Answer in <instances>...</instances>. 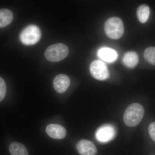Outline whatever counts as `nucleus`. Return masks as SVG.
I'll list each match as a JSON object with an SVG mask.
<instances>
[{
	"label": "nucleus",
	"mask_w": 155,
	"mask_h": 155,
	"mask_svg": "<svg viewBox=\"0 0 155 155\" xmlns=\"http://www.w3.org/2000/svg\"><path fill=\"white\" fill-rule=\"evenodd\" d=\"M144 110L140 104L134 103L127 107L124 113V122L129 127H134L139 124L143 119Z\"/></svg>",
	"instance_id": "obj_1"
},
{
	"label": "nucleus",
	"mask_w": 155,
	"mask_h": 155,
	"mask_svg": "<svg viewBox=\"0 0 155 155\" xmlns=\"http://www.w3.org/2000/svg\"><path fill=\"white\" fill-rule=\"evenodd\" d=\"M104 29L106 34L110 38L118 39L122 37L124 34L123 22L119 17H111L106 21Z\"/></svg>",
	"instance_id": "obj_2"
},
{
	"label": "nucleus",
	"mask_w": 155,
	"mask_h": 155,
	"mask_svg": "<svg viewBox=\"0 0 155 155\" xmlns=\"http://www.w3.org/2000/svg\"><path fill=\"white\" fill-rule=\"evenodd\" d=\"M69 48L62 43H58L50 46L45 53V57L48 61L57 62L65 59L69 54Z\"/></svg>",
	"instance_id": "obj_3"
},
{
	"label": "nucleus",
	"mask_w": 155,
	"mask_h": 155,
	"mask_svg": "<svg viewBox=\"0 0 155 155\" xmlns=\"http://www.w3.org/2000/svg\"><path fill=\"white\" fill-rule=\"evenodd\" d=\"M41 37V32L38 26L31 25L26 26L20 35L21 42L25 45H32L38 42Z\"/></svg>",
	"instance_id": "obj_4"
},
{
	"label": "nucleus",
	"mask_w": 155,
	"mask_h": 155,
	"mask_svg": "<svg viewBox=\"0 0 155 155\" xmlns=\"http://www.w3.org/2000/svg\"><path fill=\"white\" fill-rule=\"evenodd\" d=\"M92 76L97 80H106L110 77V72L106 64L99 60L93 61L90 66Z\"/></svg>",
	"instance_id": "obj_5"
},
{
	"label": "nucleus",
	"mask_w": 155,
	"mask_h": 155,
	"mask_svg": "<svg viewBox=\"0 0 155 155\" xmlns=\"http://www.w3.org/2000/svg\"><path fill=\"white\" fill-rule=\"evenodd\" d=\"M116 134V129L113 126L105 125L100 127L96 130V138L101 142H107L114 138Z\"/></svg>",
	"instance_id": "obj_6"
},
{
	"label": "nucleus",
	"mask_w": 155,
	"mask_h": 155,
	"mask_svg": "<svg viewBox=\"0 0 155 155\" xmlns=\"http://www.w3.org/2000/svg\"><path fill=\"white\" fill-rule=\"evenodd\" d=\"M76 149L81 155H95L97 153L94 143L87 140H81L78 142L76 145Z\"/></svg>",
	"instance_id": "obj_7"
},
{
	"label": "nucleus",
	"mask_w": 155,
	"mask_h": 155,
	"mask_svg": "<svg viewBox=\"0 0 155 155\" xmlns=\"http://www.w3.org/2000/svg\"><path fill=\"white\" fill-rule=\"evenodd\" d=\"M70 82V79L67 75L59 74L54 78L53 85L56 91L59 93H63L69 87Z\"/></svg>",
	"instance_id": "obj_8"
},
{
	"label": "nucleus",
	"mask_w": 155,
	"mask_h": 155,
	"mask_svg": "<svg viewBox=\"0 0 155 155\" xmlns=\"http://www.w3.org/2000/svg\"><path fill=\"white\" fill-rule=\"evenodd\" d=\"M46 131L50 137L54 139H62L67 135V130L63 126L58 124H52L48 125Z\"/></svg>",
	"instance_id": "obj_9"
},
{
	"label": "nucleus",
	"mask_w": 155,
	"mask_h": 155,
	"mask_svg": "<svg viewBox=\"0 0 155 155\" xmlns=\"http://www.w3.org/2000/svg\"><path fill=\"white\" fill-rule=\"evenodd\" d=\"M97 54L99 58L107 63H114L118 58V53L115 50L107 47L101 48Z\"/></svg>",
	"instance_id": "obj_10"
},
{
	"label": "nucleus",
	"mask_w": 155,
	"mask_h": 155,
	"mask_svg": "<svg viewBox=\"0 0 155 155\" xmlns=\"http://www.w3.org/2000/svg\"><path fill=\"white\" fill-rule=\"evenodd\" d=\"M138 56L135 52L130 51L125 53L122 58V63L127 68L133 69L138 64Z\"/></svg>",
	"instance_id": "obj_11"
},
{
	"label": "nucleus",
	"mask_w": 155,
	"mask_h": 155,
	"mask_svg": "<svg viewBox=\"0 0 155 155\" xmlns=\"http://www.w3.org/2000/svg\"><path fill=\"white\" fill-rule=\"evenodd\" d=\"M12 12L8 9H0V28L5 27L13 21Z\"/></svg>",
	"instance_id": "obj_12"
},
{
	"label": "nucleus",
	"mask_w": 155,
	"mask_h": 155,
	"mask_svg": "<svg viewBox=\"0 0 155 155\" xmlns=\"http://www.w3.org/2000/svg\"><path fill=\"white\" fill-rule=\"evenodd\" d=\"M9 151L11 155H28L26 147L22 143L17 142L11 143Z\"/></svg>",
	"instance_id": "obj_13"
},
{
	"label": "nucleus",
	"mask_w": 155,
	"mask_h": 155,
	"mask_svg": "<svg viewBox=\"0 0 155 155\" xmlns=\"http://www.w3.org/2000/svg\"><path fill=\"white\" fill-rule=\"evenodd\" d=\"M137 17L139 21L141 23H144L147 22L149 17L150 9L148 6L143 5L140 6L137 8Z\"/></svg>",
	"instance_id": "obj_14"
},
{
	"label": "nucleus",
	"mask_w": 155,
	"mask_h": 155,
	"mask_svg": "<svg viewBox=\"0 0 155 155\" xmlns=\"http://www.w3.org/2000/svg\"><path fill=\"white\" fill-rule=\"evenodd\" d=\"M145 59L148 63L155 66V47H150L145 50Z\"/></svg>",
	"instance_id": "obj_15"
},
{
	"label": "nucleus",
	"mask_w": 155,
	"mask_h": 155,
	"mask_svg": "<svg viewBox=\"0 0 155 155\" xmlns=\"http://www.w3.org/2000/svg\"><path fill=\"white\" fill-rule=\"evenodd\" d=\"M6 90L5 82L2 78L0 77V102L2 101L5 96Z\"/></svg>",
	"instance_id": "obj_16"
},
{
	"label": "nucleus",
	"mask_w": 155,
	"mask_h": 155,
	"mask_svg": "<svg viewBox=\"0 0 155 155\" xmlns=\"http://www.w3.org/2000/svg\"><path fill=\"white\" fill-rule=\"evenodd\" d=\"M149 132L151 138L155 142V122L150 124L149 126Z\"/></svg>",
	"instance_id": "obj_17"
}]
</instances>
